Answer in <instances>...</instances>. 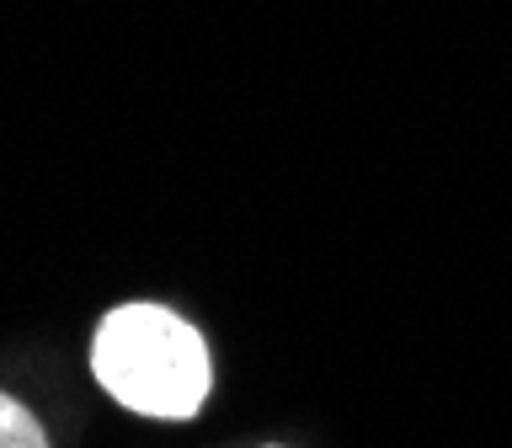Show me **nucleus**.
I'll list each match as a JSON object with an SVG mask.
<instances>
[{
  "mask_svg": "<svg viewBox=\"0 0 512 448\" xmlns=\"http://www.w3.org/2000/svg\"><path fill=\"white\" fill-rule=\"evenodd\" d=\"M91 368L118 406L182 422L208 400V342L166 304H118L91 342Z\"/></svg>",
  "mask_w": 512,
  "mask_h": 448,
  "instance_id": "nucleus-1",
  "label": "nucleus"
},
{
  "mask_svg": "<svg viewBox=\"0 0 512 448\" xmlns=\"http://www.w3.org/2000/svg\"><path fill=\"white\" fill-rule=\"evenodd\" d=\"M0 448H48L38 416L11 395H0Z\"/></svg>",
  "mask_w": 512,
  "mask_h": 448,
  "instance_id": "nucleus-2",
  "label": "nucleus"
}]
</instances>
